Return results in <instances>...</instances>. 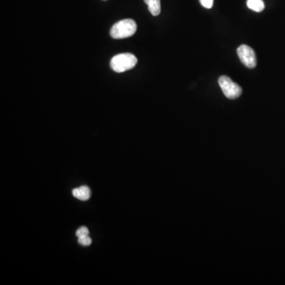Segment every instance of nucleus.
I'll use <instances>...</instances> for the list:
<instances>
[{
  "mask_svg": "<svg viewBox=\"0 0 285 285\" xmlns=\"http://www.w3.org/2000/svg\"><path fill=\"white\" fill-rule=\"evenodd\" d=\"M137 25L133 19H124L114 24L110 30V36L113 39H123L134 35Z\"/></svg>",
  "mask_w": 285,
  "mask_h": 285,
  "instance_id": "1",
  "label": "nucleus"
},
{
  "mask_svg": "<svg viewBox=\"0 0 285 285\" xmlns=\"http://www.w3.org/2000/svg\"><path fill=\"white\" fill-rule=\"evenodd\" d=\"M138 60L133 54H118L111 59L110 67L114 72L122 73L134 68Z\"/></svg>",
  "mask_w": 285,
  "mask_h": 285,
  "instance_id": "2",
  "label": "nucleus"
},
{
  "mask_svg": "<svg viewBox=\"0 0 285 285\" xmlns=\"http://www.w3.org/2000/svg\"><path fill=\"white\" fill-rule=\"evenodd\" d=\"M218 82L219 87L223 90V94L229 99H236L241 95L243 92L241 87L232 81L228 76H220Z\"/></svg>",
  "mask_w": 285,
  "mask_h": 285,
  "instance_id": "3",
  "label": "nucleus"
},
{
  "mask_svg": "<svg viewBox=\"0 0 285 285\" xmlns=\"http://www.w3.org/2000/svg\"><path fill=\"white\" fill-rule=\"evenodd\" d=\"M237 53L239 59L245 66L249 68H255L257 65V57L252 48L247 44H243L238 48Z\"/></svg>",
  "mask_w": 285,
  "mask_h": 285,
  "instance_id": "4",
  "label": "nucleus"
},
{
  "mask_svg": "<svg viewBox=\"0 0 285 285\" xmlns=\"http://www.w3.org/2000/svg\"><path fill=\"white\" fill-rule=\"evenodd\" d=\"M74 197L81 200V201H87L90 197V190L87 186H81L76 188L72 191Z\"/></svg>",
  "mask_w": 285,
  "mask_h": 285,
  "instance_id": "5",
  "label": "nucleus"
},
{
  "mask_svg": "<svg viewBox=\"0 0 285 285\" xmlns=\"http://www.w3.org/2000/svg\"><path fill=\"white\" fill-rule=\"evenodd\" d=\"M153 16H158L161 12L160 0H144Z\"/></svg>",
  "mask_w": 285,
  "mask_h": 285,
  "instance_id": "6",
  "label": "nucleus"
},
{
  "mask_svg": "<svg viewBox=\"0 0 285 285\" xmlns=\"http://www.w3.org/2000/svg\"><path fill=\"white\" fill-rule=\"evenodd\" d=\"M247 7L255 12H261L265 9L263 0H247Z\"/></svg>",
  "mask_w": 285,
  "mask_h": 285,
  "instance_id": "7",
  "label": "nucleus"
},
{
  "mask_svg": "<svg viewBox=\"0 0 285 285\" xmlns=\"http://www.w3.org/2000/svg\"><path fill=\"white\" fill-rule=\"evenodd\" d=\"M79 244H81L82 246H85V247H87V246H90L92 243V240L88 236H84V237H80L79 238Z\"/></svg>",
  "mask_w": 285,
  "mask_h": 285,
  "instance_id": "8",
  "label": "nucleus"
},
{
  "mask_svg": "<svg viewBox=\"0 0 285 285\" xmlns=\"http://www.w3.org/2000/svg\"><path fill=\"white\" fill-rule=\"evenodd\" d=\"M88 228L86 227V226H81V227L79 228L77 232H76V236H77L78 238L84 237V236H88Z\"/></svg>",
  "mask_w": 285,
  "mask_h": 285,
  "instance_id": "9",
  "label": "nucleus"
},
{
  "mask_svg": "<svg viewBox=\"0 0 285 285\" xmlns=\"http://www.w3.org/2000/svg\"><path fill=\"white\" fill-rule=\"evenodd\" d=\"M213 1L214 0H200L201 5H202L204 8H207V9H210V8H212Z\"/></svg>",
  "mask_w": 285,
  "mask_h": 285,
  "instance_id": "10",
  "label": "nucleus"
}]
</instances>
